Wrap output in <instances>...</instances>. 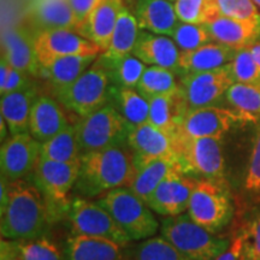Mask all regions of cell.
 <instances>
[{
  "mask_svg": "<svg viewBox=\"0 0 260 260\" xmlns=\"http://www.w3.org/2000/svg\"><path fill=\"white\" fill-rule=\"evenodd\" d=\"M0 214L2 239L29 240L45 236L52 209L37 184L23 178L10 182L8 203Z\"/></svg>",
  "mask_w": 260,
  "mask_h": 260,
  "instance_id": "cell-1",
  "label": "cell"
},
{
  "mask_svg": "<svg viewBox=\"0 0 260 260\" xmlns=\"http://www.w3.org/2000/svg\"><path fill=\"white\" fill-rule=\"evenodd\" d=\"M135 172L134 153L128 142L88 152L81 157L75 189L86 199L100 197L117 188L130 187Z\"/></svg>",
  "mask_w": 260,
  "mask_h": 260,
  "instance_id": "cell-2",
  "label": "cell"
},
{
  "mask_svg": "<svg viewBox=\"0 0 260 260\" xmlns=\"http://www.w3.org/2000/svg\"><path fill=\"white\" fill-rule=\"evenodd\" d=\"M160 234L193 260H216L230 243L195 223L188 213L164 217L160 222Z\"/></svg>",
  "mask_w": 260,
  "mask_h": 260,
  "instance_id": "cell-3",
  "label": "cell"
},
{
  "mask_svg": "<svg viewBox=\"0 0 260 260\" xmlns=\"http://www.w3.org/2000/svg\"><path fill=\"white\" fill-rule=\"evenodd\" d=\"M96 203L109 211L132 241L154 236L160 228L151 207L129 187L107 191Z\"/></svg>",
  "mask_w": 260,
  "mask_h": 260,
  "instance_id": "cell-4",
  "label": "cell"
},
{
  "mask_svg": "<svg viewBox=\"0 0 260 260\" xmlns=\"http://www.w3.org/2000/svg\"><path fill=\"white\" fill-rule=\"evenodd\" d=\"M110 80L109 71L99 56L74 83L57 90V99L65 109L86 117L109 104Z\"/></svg>",
  "mask_w": 260,
  "mask_h": 260,
  "instance_id": "cell-5",
  "label": "cell"
},
{
  "mask_svg": "<svg viewBox=\"0 0 260 260\" xmlns=\"http://www.w3.org/2000/svg\"><path fill=\"white\" fill-rule=\"evenodd\" d=\"M75 126L82 154L124 144L132 128L111 104H106L88 116L81 117Z\"/></svg>",
  "mask_w": 260,
  "mask_h": 260,
  "instance_id": "cell-6",
  "label": "cell"
},
{
  "mask_svg": "<svg viewBox=\"0 0 260 260\" xmlns=\"http://www.w3.org/2000/svg\"><path fill=\"white\" fill-rule=\"evenodd\" d=\"M176 154L184 174L226 183L222 139L174 135Z\"/></svg>",
  "mask_w": 260,
  "mask_h": 260,
  "instance_id": "cell-7",
  "label": "cell"
},
{
  "mask_svg": "<svg viewBox=\"0 0 260 260\" xmlns=\"http://www.w3.org/2000/svg\"><path fill=\"white\" fill-rule=\"evenodd\" d=\"M187 213L209 232L219 233L233 217V204L226 183L197 178Z\"/></svg>",
  "mask_w": 260,
  "mask_h": 260,
  "instance_id": "cell-8",
  "label": "cell"
},
{
  "mask_svg": "<svg viewBox=\"0 0 260 260\" xmlns=\"http://www.w3.org/2000/svg\"><path fill=\"white\" fill-rule=\"evenodd\" d=\"M67 218L71 235L102 237L124 246L132 241L109 211L100 206L96 201L76 198L68 205Z\"/></svg>",
  "mask_w": 260,
  "mask_h": 260,
  "instance_id": "cell-9",
  "label": "cell"
},
{
  "mask_svg": "<svg viewBox=\"0 0 260 260\" xmlns=\"http://www.w3.org/2000/svg\"><path fill=\"white\" fill-rule=\"evenodd\" d=\"M255 119L256 117L247 115L235 109H223L214 105L198 107L188 111L186 118L175 135L184 138L223 139V136L234 126Z\"/></svg>",
  "mask_w": 260,
  "mask_h": 260,
  "instance_id": "cell-10",
  "label": "cell"
},
{
  "mask_svg": "<svg viewBox=\"0 0 260 260\" xmlns=\"http://www.w3.org/2000/svg\"><path fill=\"white\" fill-rule=\"evenodd\" d=\"M35 52L39 63L45 65L58 58L99 56L100 48L70 29H44L35 35Z\"/></svg>",
  "mask_w": 260,
  "mask_h": 260,
  "instance_id": "cell-11",
  "label": "cell"
},
{
  "mask_svg": "<svg viewBox=\"0 0 260 260\" xmlns=\"http://www.w3.org/2000/svg\"><path fill=\"white\" fill-rule=\"evenodd\" d=\"M81 161L64 162L39 158L32 181L45 195L50 206L52 204H69L68 197L75 188L80 175Z\"/></svg>",
  "mask_w": 260,
  "mask_h": 260,
  "instance_id": "cell-12",
  "label": "cell"
},
{
  "mask_svg": "<svg viewBox=\"0 0 260 260\" xmlns=\"http://www.w3.org/2000/svg\"><path fill=\"white\" fill-rule=\"evenodd\" d=\"M234 82L230 64H228L214 70L183 74L181 87L190 109H198L213 106L225 96L226 90Z\"/></svg>",
  "mask_w": 260,
  "mask_h": 260,
  "instance_id": "cell-13",
  "label": "cell"
},
{
  "mask_svg": "<svg viewBox=\"0 0 260 260\" xmlns=\"http://www.w3.org/2000/svg\"><path fill=\"white\" fill-rule=\"evenodd\" d=\"M40 158V142L29 132L11 135L0 149L2 176L12 182L32 175Z\"/></svg>",
  "mask_w": 260,
  "mask_h": 260,
  "instance_id": "cell-14",
  "label": "cell"
},
{
  "mask_svg": "<svg viewBox=\"0 0 260 260\" xmlns=\"http://www.w3.org/2000/svg\"><path fill=\"white\" fill-rule=\"evenodd\" d=\"M126 142L134 153L136 169L157 159L177 158L174 135L149 122L132 125Z\"/></svg>",
  "mask_w": 260,
  "mask_h": 260,
  "instance_id": "cell-15",
  "label": "cell"
},
{
  "mask_svg": "<svg viewBox=\"0 0 260 260\" xmlns=\"http://www.w3.org/2000/svg\"><path fill=\"white\" fill-rule=\"evenodd\" d=\"M197 178L189 177L183 171H175L168 176L152 193L147 205L153 212L161 216H177L184 213Z\"/></svg>",
  "mask_w": 260,
  "mask_h": 260,
  "instance_id": "cell-16",
  "label": "cell"
},
{
  "mask_svg": "<svg viewBox=\"0 0 260 260\" xmlns=\"http://www.w3.org/2000/svg\"><path fill=\"white\" fill-rule=\"evenodd\" d=\"M123 6V0H100L88 17L80 24L76 32L95 44L104 53L110 46L117 19Z\"/></svg>",
  "mask_w": 260,
  "mask_h": 260,
  "instance_id": "cell-17",
  "label": "cell"
},
{
  "mask_svg": "<svg viewBox=\"0 0 260 260\" xmlns=\"http://www.w3.org/2000/svg\"><path fill=\"white\" fill-rule=\"evenodd\" d=\"M136 58L146 65L180 71L181 51L170 37L140 29L138 41L133 50Z\"/></svg>",
  "mask_w": 260,
  "mask_h": 260,
  "instance_id": "cell-18",
  "label": "cell"
},
{
  "mask_svg": "<svg viewBox=\"0 0 260 260\" xmlns=\"http://www.w3.org/2000/svg\"><path fill=\"white\" fill-rule=\"evenodd\" d=\"M69 125V119L58 99L47 95L37 96L29 117V133L32 138L39 142L47 141Z\"/></svg>",
  "mask_w": 260,
  "mask_h": 260,
  "instance_id": "cell-19",
  "label": "cell"
},
{
  "mask_svg": "<svg viewBox=\"0 0 260 260\" xmlns=\"http://www.w3.org/2000/svg\"><path fill=\"white\" fill-rule=\"evenodd\" d=\"M213 41L241 50L251 46L260 38V17L255 19H239L218 16L205 24Z\"/></svg>",
  "mask_w": 260,
  "mask_h": 260,
  "instance_id": "cell-20",
  "label": "cell"
},
{
  "mask_svg": "<svg viewBox=\"0 0 260 260\" xmlns=\"http://www.w3.org/2000/svg\"><path fill=\"white\" fill-rule=\"evenodd\" d=\"M2 47V57L12 68L29 75L40 73V63L35 52V35L21 28L8 29L3 32Z\"/></svg>",
  "mask_w": 260,
  "mask_h": 260,
  "instance_id": "cell-21",
  "label": "cell"
},
{
  "mask_svg": "<svg viewBox=\"0 0 260 260\" xmlns=\"http://www.w3.org/2000/svg\"><path fill=\"white\" fill-rule=\"evenodd\" d=\"M149 102L148 122L175 135L190 110L182 87L175 92L155 96Z\"/></svg>",
  "mask_w": 260,
  "mask_h": 260,
  "instance_id": "cell-22",
  "label": "cell"
},
{
  "mask_svg": "<svg viewBox=\"0 0 260 260\" xmlns=\"http://www.w3.org/2000/svg\"><path fill=\"white\" fill-rule=\"evenodd\" d=\"M134 10L140 29L154 34L171 37L181 22L170 0H136Z\"/></svg>",
  "mask_w": 260,
  "mask_h": 260,
  "instance_id": "cell-23",
  "label": "cell"
},
{
  "mask_svg": "<svg viewBox=\"0 0 260 260\" xmlns=\"http://www.w3.org/2000/svg\"><path fill=\"white\" fill-rule=\"evenodd\" d=\"M121 243L102 237L71 235L65 242V260H123Z\"/></svg>",
  "mask_w": 260,
  "mask_h": 260,
  "instance_id": "cell-24",
  "label": "cell"
},
{
  "mask_svg": "<svg viewBox=\"0 0 260 260\" xmlns=\"http://www.w3.org/2000/svg\"><path fill=\"white\" fill-rule=\"evenodd\" d=\"M237 50L212 41L193 51L181 52L180 71L183 74L218 69L230 64Z\"/></svg>",
  "mask_w": 260,
  "mask_h": 260,
  "instance_id": "cell-25",
  "label": "cell"
},
{
  "mask_svg": "<svg viewBox=\"0 0 260 260\" xmlns=\"http://www.w3.org/2000/svg\"><path fill=\"white\" fill-rule=\"evenodd\" d=\"M35 99L37 92L31 86L2 95L0 112L9 126L10 134L17 135L29 132V117Z\"/></svg>",
  "mask_w": 260,
  "mask_h": 260,
  "instance_id": "cell-26",
  "label": "cell"
},
{
  "mask_svg": "<svg viewBox=\"0 0 260 260\" xmlns=\"http://www.w3.org/2000/svg\"><path fill=\"white\" fill-rule=\"evenodd\" d=\"M175 171H183L177 158H162L149 161L136 169L130 189L147 204L159 184Z\"/></svg>",
  "mask_w": 260,
  "mask_h": 260,
  "instance_id": "cell-27",
  "label": "cell"
},
{
  "mask_svg": "<svg viewBox=\"0 0 260 260\" xmlns=\"http://www.w3.org/2000/svg\"><path fill=\"white\" fill-rule=\"evenodd\" d=\"M99 56H70L58 58L50 63L41 65L39 74L50 81L57 92L74 83Z\"/></svg>",
  "mask_w": 260,
  "mask_h": 260,
  "instance_id": "cell-28",
  "label": "cell"
},
{
  "mask_svg": "<svg viewBox=\"0 0 260 260\" xmlns=\"http://www.w3.org/2000/svg\"><path fill=\"white\" fill-rule=\"evenodd\" d=\"M0 252L19 260H65L59 247L46 236L29 240L2 239Z\"/></svg>",
  "mask_w": 260,
  "mask_h": 260,
  "instance_id": "cell-29",
  "label": "cell"
},
{
  "mask_svg": "<svg viewBox=\"0 0 260 260\" xmlns=\"http://www.w3.org/2000/svg\"><path fill=\"white\" fill-rule=\"evenodd\" d=\"M34 18L44 29H70L79 27L76 16L69 0H38L34 8Z\"/></svg>",
  "mask_w": 260,
  "mask_h": 260,
  "instance_id": "cell-30",
  "label": "cell"
},
{
  "mask_svg": "<svg viewBox=\"0 0 260 260\" xmlns=\"http://www.w3.org/2000/svg\"><path fill=\"white\" fill-rule=\"evenodd\" d=\"M139 32L140 27L138 19L124 5L119 12L110 46L107 51L102 54L109 59H117V58L132 54L138 41Z\"/></svg>",
  "mask_w": 260,
  "mask_h": 260,
  "instance_id": "cell-31",
  "label": "cell"
},
{
  "mask_svg": "<svg viewBox=\"0 0 260 260\" xmlns=\"http://www.w3.org/2000/svg\"><path fill=\"white\" fill-rule=\"evenodd\" d=\"M40 157L48 160L81 161V149L77 141L76 126L69 125L47 141L40 142Z\"/></svg>",
  "mask_w": 260,
  "mask_h": 260,
  "instance_id": "cell-32",
  "label": "cell"
},
{
  "mask_svg": "<svg viewBox=\"0 0 260 260\" xmlns=\"http://www.w3.org/2000/svg\"><path fill=\"white\" fill-rule=\"evenodd\" d=\"M112 99L115 102L113 106L130 125L148 122L149 102L135 88L116 86V88H113Z\"/></svg>",
  "mask_w": 260,
  "mask_h": 260,
  "instance_id": "cell-33",
  "label": "cell"
},
{
  "mask_svg": "<svg viewBox=\"0 0 260 260\" xmlns=\"http://www.w3.org/2000/svg\"><path fill=\"white\" fill-rule=\"evenodd\" d=\"M180 87L181 84L176 80V71L147 65L135 89L146 99L151 100L155 96L175 92Z\"/></svg>",
  "mask_w": 260,
  "mask_h": 260,
  "instance_id": "cell-34",
  "label": "cell"
},
{
  "mask_svg": "<svg viewBox=\"0 0 260 260\" xmlns=\"http://www.w3.org/2000/svg\"><path fill=\"white\" fill-rule=\"evenodd\" d=\"M100 58L109 71L110 79L115 81L117 87L136 88L142 74L147 68V65L136 58L134 54H128L117 59H109L100 54Z\"/></svg>",
  "mask_w": 260,
  "mask_h": 260,
  "instance_id": "cell-35",
  "label": "cell"
},
{
  "mask_svg": "<svg viewBox=\"0 0 260 260\" xmlns=\"http://www.w3.org/2000/svg\"><path fill=\"white\" fill-rule=\"evenodd\" d=\"M174 5L183 23L205 25L219 16L216 0H176Z\"/></svg>",
  "mask_w": 260,
  "mask_h": 260,
  "instance_id": "cell-36",
  "label": "cell"
},
{
  "mask_svg": "<svg viewBox=\"0 0 260 260\" xmlns=\"http://www.w3.org/2000/svg\"><path fill=\"white\" fill-rule=\"evenodd\" d=\"M134 260H193L169 242L165 237L152 236L136 246Z\"/></svg>",
  "mask_w": 260,
  "mask_h": 260,
  "instance_id": "cell-37",
  "label": "cell"
},
{
  "mask_svg": "<svg viewBox=\"0 0 260 260\" xmlns=\"http://www.w3.org/2000/svg\"><path fill=\"white\" fill-rule=\"evenodd\" d=\"M225 99L235 110L254 117L260 116V86L234 82L226 90Z\"/></svg>",
  "mask_w": 260,
  "mask_h": 260,
  "instance_id": "cell-38",
  "label": "cell"
},
{
  "mask_svg": "<svg viewBox=\"0 0 260 260\" xmlns=\"http://www.w3.org/2000/svg\"><path fill=\"white\" fill-rule=\"evenodd\" d=\"M181 52L193 51L203 45L212 42L210 31L203 24H190L180 22L170 37Z\"/></svg>",
  "mask_w": 260,
  "mask_h": 260,
  "instance_id": "cell-39",
  "label": "cell"
},
{
  "mask_svg": "<svg viewBox=\"0 0 260 260\" xmlns=\"http://www.w3.org/2000/svg\"><path fill=\"white\" fill-rule=\"evenodd\" d=\"M230 70L235 82L260 86V68L253 59L248 47L237 50L230 63Z\"/></svg>",
  "mask_w": 260,
  "mask_h": 260,
  "instance_id": "cell-40",
  "label": "cell"
},
{
  "mask_svg": "<svg viewBox=\"0 0 260 260\" xmlns=\"http://www.w3.org/2000/svg\"><path fill=\"white\" fill-rule=\"evenodd\" d=\"M241 233L243 235L241 260H260V211L253 214Z\"/></svg>",
  "mask_w": 260,
  "mask_h": 260,
  "instance_id": "cell-41",
  "label": "cell"
},
{
  "mask_svg": "<svg viewBox=\"0 0 260 260\" xmlns=\"http://www.w3.org/2000/svg\"><path fill=\"white\" fill-rule=\"evenodd\" d=\"M219 16L239 19H255L260 17L258 6L253 0H216Z\"/></svg>",
  "mask_w": 260,
  "mask_h": 260,
  "instance_id": "cell-42",
  "label": "cell"
},
{
  "mask_svg": "<svg viewBox=\"0 0 260 260\" xmlns=\"http://www.w3.org/2000/svg\"><path fill=\"white\" fill-rule=\"evenodd\" d=\"M245 186L251 191H260V129L258 130L254 145H253Z\"/></svg>",
  "mask_w": 260,
  "mask_h": 260,
  "instance_id": "cell-43",
  "label": "cell"
},
{
  "mask_svg": "<svg viewBox=\"0 0 260 260\" xmlns=\"http://www.w3.org/2000/svg\"><path fill=\"white\" fill-rule=\"evenodd\" d=\"M28 75L29 74L24 73V71L12 68L8 82H6L4 89L0 90V94L4 95V94L17 92V90H22L30 87V81H29Z\"/></svg>",
  "mask_w": 260,
  "mask_h": 260,
  "instance_id": "cell-44",
  "label": "cell"
},
{
  "mask_svg": "<svg viewBox=\"0 0 260 260\" xmlns=\"http://www.w3.org/2000/svg\"><path fill=\"white\" fill-rule=\"evenodd\" d=\"M99 2L100 0H69L71 8H73L75 12V16L77 18V22H79V27L81 23H83L84 19L88 17V15L92 12V10L95 8Z\"/></svg>",
  "mask_w": 260,
  "mask_h": 260,
  "instance_id": "cell-45",
  "label": "cell"
},
{
  "mask_svg": "<svg viewBox=\"0 0 260 260\" xmlns=\"http://www.w3.org/2000/svg\"><path fill=\"white\" fill-rule=\"evenodd\" d=\"M243 251V235L240 232L230 241L228 248L216 260H241Z\"/></svg>",
  "mask_w": 260,
  "mask_h": 260,
  "instance_id": "cell-46",
  "label": "cell"
},
{
  "mask_svg": "<svg viewBox=\"0 0 260 260\" xmlns=\"http://www.w3.org/2000/svg\"><path fill=\"white\" fill-rule=\"evenodd\" d=\"M12 67L9 64V61L5 59L4 57H2L0 60V90L4 89L6 82H8L10 73H11Z\"/></svg>",
  "mask_w": 260,
  "mask_h": 260,
  "instance_id": "cell-47",
  "label": "cell"
},
{
  "mask_svg": "<svg viewBox=\"0 0 260 260\" xmlns=\"http://www.w3.org/2000/svg\"><path fill=\"white\" fill-rule=\"evenodd\" d=\"M248 50L251 52L253 59L255 60V63L258 64L260 68V40L253 42L251 46H248Z\"/></svg>",
  "mask_w": 260,
  "mask_h": 260,
  "instance_id": "cell-48",
  "label": "cell"
},
{
  "mask_svg": "<svg viewBox=\"0 0 260 260\" xmlns=\"http://www.w3.org/2000/svg\"><path fill=\"white\" fill-rule=\"evenodd\" d=\"M8 132L10 133V130H9L8 124H6L5 119L3 118V117H0V138H2V141H4L6 139V136H8Z\"/></svg>",
  "mask_w": 260,
  "mask_h": 260,
  "instance_id": "cell-49",
  "label": "cell"
},
{
  "mask_svg": "<svg viewBox=\"0 0 260 260\" xmlns=\"http://www.w3.org/2000/svg\"><path fill=\"white\" fill-rule=\"evenodd\" d=\"M0 260H19L16 258V256H12L8 254V253H4V252H0Z\"/></svg>",
  "mask_w": 260,
  "mask_h": 260,
  "instance_id": "cell-50",
  "label": "cell"
},
{
  "mask_svg": "<svg viewBox=\"0 0 260 260\" xmlns=\"http://www.w3.org/2000/svg\"><path fill=\"white\" fill-rule=\"evenodd\" d=\"M254 2V4L258 6V9H260V0H253Z\"/></svg>",
  "mask_w": 260,
  "mask_h": 260,
  "instance_id": "cell-51",
  "label": "cell"
},
{
  "mask_svg": "<svg viewBox=\"0 0 260 260\" xmlns=\"http://www.w3.org/2000/svg\"><path fill=\"white\" fill-rule=\"evenodd\" d=\"M170 2H172V3H175V2H176V0H170Z\"/></svg>",
  "mask_w": 260,
  "mask_h": 260,
  "instance_id": "cell-52",
  "label": "cell"
}]
</instances>
